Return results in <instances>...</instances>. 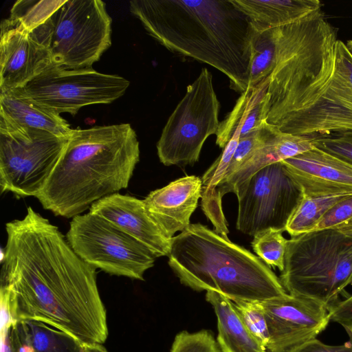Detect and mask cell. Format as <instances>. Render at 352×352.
I'll return each instance as SVG.
<instances>
[{
  "instance_id": "9c48e42d",
  "label": "cell",
  "mask_w": 352,
  "mask_h": 352,
  "mask_svg": "<svg viewBox=\"0 0 352 352\" xmlns=\"http://www.w3.org/2000/svg\"><path fill=\"white\" fill-rule=\"evenodd\" d=\"M220 103L212 76L204 67L168 118L157 144V155L165 166L192 165L203 145L217 134Z\"/></svg>"
},
{
  "instance_id": "7a4b0ae2",
  "label": "cell",
  "mask_w": 352,
  "mask_h": 352,
  "mask_svg": "<svg viewBox=\"0 0 352 352\" xmlns=\"http://www.w3.org/2000/svg\"><path fill=\"white\" fill-rule=\"evenodd\" d=\"M267 122L314 137L352 130V55L324 13L280 28Z\"/></svg>"
},
{
  "instance_id": "e0dca14e",
  "label": "cell",
  "mask_w": 352,
  "mask_h": 352,
  "mask_svg": "<svg viewBox=\"0 0 352 352\" xmlns=\"http://www.w3.org/2000/svg\"><path fill=\"white\" fill-rule=\"evenodd\" d=\"M202 190V179L188 175L151 191L143 201L149 217L166 237L172 239L190 226Z\"/></svg>"
},
{
  "instance_id": "e575fe53",
  "label": "cell",
  "mask_w": 352,
  "mask_h": 352,
  "mask_svg": "<svg viewBox=\"0 0 352 352\" xmlns=\"http://www.w3.org/2000/svg\"><path fill=\"white\" fill-rule=\"evenodd\" d=\"M82 352H108L107 350L98 343H83Z\"/></svg>"
},
{
  "instance_id": "cb8c5ba5",
  "label": "cell",
  "mask_w": 352,
  "mask_h": 352,
  "mask_svg": "<svg viewBox=\"0 0 352 352\" xmlns=\"http://www.w3.org/2000/svg\"><path fill=\"white\" fill-rule=\"evenodd\" d=\"M20 322L34 352L82 351V344L63 331L38 321Z\"/></svg>"
},
{
  "instance_id": "7c38bea8",
  "label": "cell",
  "mask_w": 352,
  "mask_h": 352,
  "mask_svg": "<svg viewBox=\"0 0 352 352\" xmlns=\"http://www.w3.org/2000/svg\"><path fill=\"white\" fill-rule=\"evenodd\" d=\"M129 86L124 78L94 69H62L52 65L20 91L41 107L72 116L85 106L111 103Z\"/></svg>"
},
{
  "instance_id": "30bf717a",
  "label": "cell",
  "mask_w": 352,
  "mask_h": 352,
  "mask_svg": "<svg viewBox=\"0 0 352 352\" xmlns=\"http://www.w3.org/2000/svg\"><path fill=\"white\" fill-rule=\"evenodd\" d=\"M66 239L81 259L111 275L143 280L157 258L142 243L91 212L72 219Z\"/></svg>"
},
{
  "instance_id": "9a60e30c",
  "label": "cell",
  "mask_w": 352,
  "mask_h": 352,
  "mask_svg": "<svg viewBox=\"0 0 352 352\" xmlns=\"http://www.w3.org/2000/svg\"><path fill=\"white\" fill-rule=\"evenodd\" d=\"M282 163L304 195H352V165L315 146Z\"/></svg>"
},
{
  "instance_id": "4fadbf2b",
  "label": "cell",
  "mask_w": 352,
  "mask_h": 352,
  "mask_svg": "<svg viewBox=\"0 0 352 352\" xmlns=\"http://www.w3.org/2000/svg\"><path fill=\"white\" fill-rule=\"evenodd\" d=\"M268 326L269 352H289L315 339L327 327V307L311 298L285 294L261 302Z\"/></svg>"
},
{
  "instance_id": "d4e9b609",
  "label": "cell",
  "mask_w": 352,
  "mask_h": 352,
  "mask_svg": "<svg viewBox=\"0 0 352 352\" xmlns=\"http://www.w3.org/2000/svg\"><path fill=\"white\" fill-rule=\"evenodd\" d=\"M275 56L273 29L258 33L253 44L248 87L256 86L269 78L274 67Z\"/></svg>"
},
{
  "instance_id": "8fae6325",
  "label": "cell",
  "mask_w": 352,
  "mask_h": 352,
  "mask_svg": "<svg viewBox=\"0 0 352 352\" xmlns=\"http://www.w3.org/2000/svg\"><path fill=\"white\" fill-rule=\"evenodd\" d=\"M234 193L239 203L236 228L253 236L268 229L285 231L303 196L282 162L259 170Z\"/></svg>"
},
{
  "instance_id": "2e32d148",
  "label": "cell",
  "mask_w": 352,
  "mask_h": 352,
  "mask_svg": "<svg viewBox=\"0 0 352 352\" xmlns=\"http://www.w3.org/2000/svg\"><path fill=\"white\" fill-rule=\"evenodd\" d=\"M89 212L109 221L142 243L156 257L168 256L172 239L148 214L143 200L118 192L94 202Z\"/></svg>"
},
{
  "instance_id": "1f68e13d",
  "label": "cell",
  "mask_w": 352,
  "mask_h": 352,
  "mask_svg": "<svg viewBox=\"0 0 352 352\" xmlns=\"http://www.w3.org/2000/svg\"><path fill=\"white\" fill-rule=\"evenodd\" d=\"M352 220V195L349 196L334 206L311 230L336 229Z\"/></svg>"
},
{
  "instance_id": "277c9868",
  "label": "cell",
  "mask_w": 352,
  "mask_h": 352,
  "mask_svg": "<svg viewBox=\"0 0 352 352\" xmlns=\"http://www.w3.org/2000/svg\"><path fill=\"white\" fill-rule=\"evenodd\" d=\"M139 160V141L129 124L73 129L36 198L55 215L73 218L126 188Z\"/></svg>"
},
{
  "instance_id": "52a82bcc",
  "label": "cell",
  "mask_w": 352,
  "mask_h": 352,
  "mask_svg": "<svg viewBox=\"0 0 352 352\" xmlns=\"http://www.w3.org/2000/svg\"><path fill=\"white\" fill-rule=\"evenodd\" d=\"M280 272L279 278L287 294L328 307L352 285V238L335 229L291 236Z\"/></svg>"
},
{
  "instance_id": "ac0fdd59",
  "label": "cell",
  "mask_w": 352,
  "mask_h": 352,
  "mask_svg": "<svg viewBox=\"0 0 352 352\" xmlns=\"http://www.w3.org/2000/svg\"><path fill=\"white\" fill-rule=\"evenodd\" d=\"M265 138L263 143L252 156L215 190L221 198L232 192L257 171L270 164L282 162L314 148L312 138L294 135L281 131L277 126L265 122Z\"/></svg>"
},
{
  "instance_id": "7402d4cb",
  "label": "cell",
  "mask_w": 352,
  "mask_h": 352,
  "mask_svg": "<svg viewBox=\"0 0 352 352\" xmlns=\"http://www.w3.org/2000/svg\"><path fill=\"white\" fill-rule=\"evenodd\" d=\"M206 300L212 305L217 320V343L221 352H267L250 333L226 296L207 291Z\"/></svg>"
},
{
  "instance_id": "d6986e66",
  "label": "cell",
  "mask_w": 352,
  "mask_h": 352,
  "mask_svg": "<svg viewBox=\"0 0 352 352\" xmlns=\"http://www.w3.org/2000/svg\"><path fill=\"white\" fill-rule=\"evenodd\" d=\"M268 78L241 94L233 109L220 122L216 144L223 148L234 135L240 139L259 130L267 121Z\"/></svg>"
},
{
  "instance_id": "836d02e7",
  "label": "cell",
  "mask_w": 352,
  "mask_h": 352,
  "mask_svg": "<svg viewBox=\"0 0 352 352\" xmlns=\"http://www.w3.org/2000/svg\"><path fill=\"white\" fill-rule=\"evenodd\" d=\"M289 352H352V342L349 341L342 345H329L315 338Z\"/></svg>"
},
{
  "instance_id": "6da1fadb",
  "label": "cell",
  "mask_w": 352,
  "mask_h": 352,
  "mask_svg": "<svg viewBox=\"0 0 352 352\" xmlns=\"http://www.w3.org/2000/svg\"><path fill=\"white\" fill-rule=\"evenodd\" d=\"M1 290L14 321L34 320L82 344H103L107 311L96 268L81 259L58 227L32 207L6 225Z\"/></svg>"
},
{
  "instance_id": "4dcf8cb0",
  "label": "cell",
  "mask_w": 352,
  "mask_h": 352,
  "mask_svg": "<svg viewBox=\"0 0 352 352\" xmlns=\"http://www.w3.org/2000/svg\"><path fill=\"white\" fill-rule=\"evenodd\" d=\"M264 124L259 130L239 139L225 177L219 184L226 181L235 173L263 143L265 138Z\"/></svg>"
},
{
  "instance_id": "484cf974",
  "label": "cell",
  "mask_w": 352,
  "mask_h": 352,
  "mask_svg": "<svg viewBox=\"0 0 352 352\" xmlns=\"http://www.w3.org/2000/svg\"><path fill=\"white\" fill-rule=\"evenodd\" d=\"M283 232L268 229L254 236L252 247L258 256L268 266L284 269L285 256L287 243Z\"/></svg>"
},
{
  "instance_id": "8d00e7d4",
  "label": "cell",
  "mask_w": 352,
  "mask_h": 352,
  "mask_svg": "<svg viewBox=\"0 0 352 352\" xmlns=\"http://www.w3.org/2000/svg\"><path fill=\"white\" fill-rule=\"evenodd\" d=\"M346 45L348 50H349L350 53L352 55V39L347 41L346 43Z\"/></svg>"
},
{
  "instance_id": "f1b7e54d",
  "label": "cell",
  "mask_w": 352,
  "mask_h": 352,
  "mask_svg": "<svg viewBox=\"0 0 352 352\" xmlns=\"http://www.w3.org/2000/svg\"><path fill=\"white\" fill-rule=\"evenodd\" d=\"M309 138L315 147L352 165V130Z\"/></svg>"
},
{
  "instance_id": "603a6c76",
  "label": "cell",
  "mask_w": 352,
  "mask_h": 352,
  "mask_svg": "<svg viewBox=\"0 0 352 352\" xmlns=\"http://www.w3.org/2000/svg\"><path fill=\"white\" fill-rule=\"evenodd\" d=\"M351 195H303L287 224L285 231L291 236L311 231L334 206Z\"/></svg>"
},
{
  "instance_id": "d6a6232c",
  "label": "cell",
  "mask_w": 352,
  "mask_h": 352,
  "mask_svg": "<svg viewBox=\"0 0 352 352\" xmlns=\"http://www.w3.org/2000/svg\"><path fill=\"white\" fill-rule=\"evenodd\" d=\"M327 309L330 320L344 327L352 342V295L347 296L342 300L338 299Z\"/></svg>"
},
{
  "instance_id": "d590c367",
  "label": "cell",
  "mask_w": 352,
  "mask_h": 352,
  "mask_svg": "<svg viewBox=\"0 0 352 352\" xmlns=\"http://www.w3.org/2000/svg\"><path fill=\"white\" fill-rule=\"evenodd\" d=\"M344 235L352 238V220L341 225L336 229Z\"/></svg>"
},
{
  "instance_id": "5b68a950",
  "label": "cell",
  "mask_w": 352,
  "mask_h": 352,
  "mask_svg": "<svg viewBox=\"0 0 352 352\" xmlns=\"http://www.w3.org/2000/svg\"><path fill=\"white\" fill-rule=\"evenodd\" d=\"M168 265L182 284L212 291L232 301L263 302L287 294L258 256L201 223L172 238Z\"/></svg>"
},
{
  "instance_id": "83f0119b",
  "label": "cell",
  "mask_w": 352,
  "mask_h": 352,
  "mask_svg": "<svg viewBox=\"0 0 352 352\" xmlns=\"http://www.w3.org/2000/svg\"><path fill=\"white\" fill-rule=\"evenodd\" d=\"M170 352H221L212 333L201 330L194 333L182 331L173 340Z\"/></svg>"
},
{
  "instance_id": "8992f818",
  "label": "cell",
  "mask_w": 352,
  "mask_h": 352,
  "mask_svg": "<svg viewBox=\"0 0 352 352\" xmlns=\"http://www.w3.org/2000/svg\"><path fill=\"white\" fill-rule=\"evenodd\" d=\"M13 18L62 69L91 68L111 44L112 20L100 0L21 1Z\"/></svg>"
},
{
  "instance_id": "3957f363",
  "label": "cell",
  "mask_w": 352,
  "mask_h": 352,
  "mask_svg": "<svg viewBox=\"0 0 352 352\" xmlns=\"http://www.w3.org/2000/svg\"><path fill=\"white\" fill-rule=\"evenodd\" d=\"M129 8L168 50L218 69L234 91L246 90L258 33L231 0H133Z\"/></svg>"
},
{
  "instance_id": "5bb4252c",
  "label": "cell",
  "mask_w": 352,
  "mask_h": 352,
  "mask_svg": "<svg viewBox=\"0 0 352 352\" xmlns=\"http://www.w3.org/2000/svg\"><path fill=\"white\" fill-rule=\"evenodd\" d=\"M53 65L49 51L19 23H1L0 92L23 87Z\"/></svg>"
},
{
  "instance_id": "44dd1931",
  "label": "cell",
  "mask_w": 352,
  "mask_h": 352,
  "mask_svg": "<svg viewBox=\"0 0 352 352\" xmlns=\"http://www.w3.org/2000/svg\"><path fill=\"white\" fill-rule=\"evenodd\" d=\"M0 113L15 124L68 138L73 129L60 114L43 108L19 89L0 92Z\"/></svg>"
},
{
  "instance_id": "ffe728a7",
  "label": "cell",
  "mask_w": 352,
  "mask_h": 352,
  "mask_svg": "<svg viewBox=\"0 0 352 352\" xmlns=\"http://www.w3.org/2000/svg\"><path fill=\"white\" fill-rule=\"evenodd\" d=\"M258 33L304 19L322 9L318 0H231Z\"/></svg>"
},
{
  "instance_id": "ba28073f",
  "label": "cell",
  "mask_w": 352,
  "mask_h": 352,
  "mask_svg": "<svg viewBox=\"0 0 352 352\" xmlns=\"http://www.w3.org/2000/svg\"><path fill=\"white\" fill-rule=\"evenodd\" d=\"M68 138L19 126L0 113V186L17 197H37Z\"/></svg>"
},
{
  "instance_id": "f546056e",
  "label": "cell",
  "mask_w": 352,
  "mask_h": 352,
  "mask_svg": "<svg viewBox=\"0 0 352 352\" xmlns=\"http://www.w3.org/2000/svg\"><path fill=\"white\" fill-rule=\"evenodd\" d=\"M239 139V135H234L232 139L223 148L221 154L204 173L201 178L203 182L202 192L214 190L224 178L232 156L237 147Z\"/></svg>"
},
{
  "instance_id": "4316f807",
  "label": "cell",
  "mask_w": 352,
  "mask_h": 352,
  "mask_svg": "<svg viewBox=\"0 0 352 352\" xmlns=\"http://www.w3.org/2000/svg\"><path fill=\"white\" fill-rule=\"evenodd\" d=\"M232 303L248 330L266 349L270 340V333L262 302L234 300Z\"/></svg>"
}]
</instances>
